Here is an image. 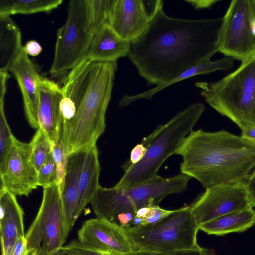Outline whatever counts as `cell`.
Segmentation results:
<instances>
[{"instance_id": "1", "label": "cell", "mask_w": 255, "mask_h": 255, "mask_svg": "<svg viewBox=\"0 0 255 255\" xmlns=\"http://www.w3.org/2000/svg\"><path fill=\"white\" fill-rule=\"evenodd\" d=\"M163 6L144 32L130 42L127 56L149 86L166 83L218 52L222 17L174 18Z\"/></svg>"}, {"instance_id": "2", "label": "cell", "mask_w": 255, "mask_h": 255, "mask_svg": "<svg viewBox=\"0 0 255 255\" xmlns=\"http://www.w3.org/2000/svg\"><path fill=\"white\" fill-rule=\"evenodd\" d=\"M117 62H97L85 58L70 70L62 87V128L69 129L68 154L96 145L106 128Z\"/></svg>"}, {"instance_id": "3", "label": "cell", "mask_w": 255, "mask_h": 255, "mask_svg": "<svg viewBox=\"0 0 255 255\" xmlns=\"http://www.w3.org/2000/svg\"><path fill=\"white\" fill-rule=\"evenodd\" d=\"M175 154L182 157L181 173L205 189L244 183L255 168V143L225 130H192Z\"/></svg>"}, {"instance_id": "4", "label": "cell", "mask_w": 255, "mask_h": 255, "mask_svg": "<svg viewBox=\"0 0 255 255\" xmlns=\"http://www.w3.org/2000/svg\"><path fill=\"white\" fill-rule=\"evenodd\" d=\"M205 110L202 103L192 104L145 137L141 141L146 148L144 156L135 164L123 165L125 174L114 187L127 188L158 178L160 166L175 154Z\"/></svg>"}, {"instance_id": "5", "label": "cell", "mask_w": 255, "mask_h": 255, "mask_svg": "<svg viewBox=\"0 0 255 255\" xmlns=\"http://www.w3.org/2000/svg\"><path fill=\"white\" fill-rule=\"evenodd\" d=\"M195 86L212 108L240 128L255 126V55L219 81Z\"/></svg>"}, {"instance_id": "6", "label": "cell", "mask_w": 255, "mask_h": 255, "mask_svg": "<svg viewBox=\"0 0 255 255\" xmlns=\"http://www.w3.org/2000/svg\"><path fill=\"white\" fill-rule=\"evenodd\" d=\"M192 178L180 173L177 175L158 178L146 183L127 188L100 186L91 203L97 217L117 223L119 214L140 208L158 205L167 195L180 193L187 188Z\"/></svg>"}, {"instance_id": "7", "label": "cell", "mask_w": 255, "mask_h": 255, "mask_svg": "<svg viewBox=\"0 0 255 255\" xmlns=\"http://www.w3.org/2000/svg\"><path fill=\"white\" fill-rule=\"evenodd\" d=\"M133 251L164 252L197 248L199 226L190 206L181 208L154 224L124 227Z\"/></svg>"}, {"instance_id": "8", "label": "cell", "mask_w": 255, "mask_h": 255, "mask_svg": "<svg viewBox=\"0 0 255 255\" xmlns=\"http://www.w3.org/2000/svg\"><path fill=\"white\" fill-rule=\"evenodd\" d=\"M94 35L89 25L86 0H70L66 22L57 31L49 73L57 76L77 65L86 58Z\"/></svg>"}, {"instance_id": "9", "label": "cell", "mask_w": 255, "mask_h": 255, "mask_svg": "<svg viewBox=\"0 0 255 255\" xmlns=\"http://www.w3.org/2000/svg\"><path fill=\"white\" fill-rule=\"evenodd\" d=\"M25 237L30 253L47 255L63 247L64 217L61 191L56 184L43 188L41 206Z\"/></svg>"}, {"instance_id": "10", "label": "cell", "mask_w": 255, "mask_h": 255, "mask_svg": "<svg viewBox=\"0 0 255 255\" xmlns=\"http://www.w3.org/2000/svg\"><path fill=\"white\" fill-rule=\"evenodd\" d=\"M255 15V0H233L222 17L218 52L244 61L255 55V36L251 20Z\"/></svg>"}, {"instance_id": "11", "label": "cell", "mask_w": 255, "mask_h": 255, "mask_svg": "<svg viewBox=\"0 0 255 255\" xmlns=\"http://www.w3.org/2000/svg\"><path fill=\"white\" fill-rule=\"evenodd\" d=\"M190 206L199 227L226 214L251 207L244 183L208 187Z\"/></svg>"}, {"instance_id": "12", "label": "cell", "mask_w": 255, "mask_h": 255, "mask_svg": "<svg viewBox=\"0 0 255 255\" xmlns=\"http://www.w3.org/2000/svg\"><path fill=\"white\" fill-rule=\"evenodd\" d=\"M162 0H113L108 24L121 38L130 42L145 30Z\"/></svg>"}, {"instance_id": "13", "label": "cell", "mask_w": 255, "mask_h": 255, "mask_svg": "<svg viewBox=\"0 0 255 255\" xmlns=\"http://www.w3.org/2000/svg\"><path fill=\"white\" fill-rule=\"evenodd\" d=\"M29 155V142L21 141L13 136L5 171L0 177L1 187L15 196L27 197L38 187Z\"/></svg>"}, {"instance_id": "14", "label": "cell", "mask_w": 255, "mask_h": 255, "mask_svg": "<svg viewBox=\"0 0 255 255\" xmlns=\"http://www.w3.org/2000/svg\"><path fill=\"white\" fill-rule=\"evenodd\" d=\"M77 236L81 244L96 250L125 254L133 251L124 228L104 218L86 220L78 230Z\"/></svg>"}, {"instance_id": "15", "label": "cell", "mask_w": 255, "mask_h": 255, "mask_svg": "<svg viewBox=\"0 0 255 255\" xmlns=\"http://www.w3.org/2000/svg\"><path fill=\"white\" fill-rule=\"evenodd\" d=\"M39 128L53 143L61 139L62 88L54 81L40 77L37 82Z\"/></svg>"}, {"instance_id": "16", "label": "cell", "mask_w": 255, "mask_h": 255, "mask_svg": "<svg viewBox=\"0 0 255 255\" xmlns=\"http://www.w3.org/2000/svg\"><path fill=\"white\" fill-rule=\"evenodd\" d=\"M9 71L14 76L20 90L25 118L29 126L39 128L37 82L41 76L23 46Z\"/></svg>"}, {"instance_id": "17", "label": "cell", "mask_w": 255, "mask_h": 255, "mask_svg": "<svg viewBox=\"0 0 255 255\" xmlns=\"http://www.w3.org/2000/svg\"><path fill=\"white\" fill-rule=\"evenodd\" d=\"M85 153L86 150L71 153L68 156L66 174L61 191L65 242L79 218L77 214L78 181Z\"/></svg>"}, {"instance_id": "18", "label": "cell", "mask_w": 255, "mask_h": 255, "mask_svg": "<svg viewBox=\"0 0 255 255\" xmlns=\"http://www.w3.org/2000/svg\"><path fill=\"white\" fill-rule=\"evenodd\" d=\"M130 42L119 36L108 25H104L92 38L86 58L97 62H114L128 56Z\"/></svg>"}, {"instance_id": "19", "label": "cell", "mask_w": 255, "mask_h": 255, "mask_svg": "<svg viewBox=\"0 0 255 255\" xmlns=\"http://www.w3.org/2000/svg\"><path fill=\"white\" fill-rule=\"evenodd\" d=\"M233 67L234 59L230 57L226 56L215 61H212L210 59L204 60L185 70L174 79L166 83L157 85L153 88L137 95L133 96L126 95L124 96L119 102V106L124 107L131 104L135 101L141 99L150 100L157 92L176 82L183 81L191 77L210 73L217 70H229L232 69Z\"/></svg>"}, {"instance_id": "20", "label": "cell", "mask_w": 255, "mask_h": 255, "mask_svg": "<svg viewBox=\"0 0 255 255\" xmlns=\"http://www.w3.org/2000/svg\"><path fill=\"white\" fill-rule=\"evenodd\" d=\"M100 170L98 150L97 145H95L86 150L79 175V199L77 208L78 217L86 206L91 203L100 186L99 182Z\"/></svg>"}, {"instance_id": "21", "label": "cell", "mask_w": 255, "mask_h": 255, "mask_svg": "<svg viewBox=\"0 0 255 255\" xmlns=\"http://www.w3.org/2000/svg\"><path fill=\"white\" fill-rule=\"evenodd\" d=\"M0 239L17 240L24 237V212L16 196L3 187L0 190Z\"/></svg>"}, {"instance_id": "22", "label": "cell", "mask_w": 255, "mask_h": 255, "mask_svg": "<svg viewBox=\"0 0 255 255\" xmlns=\"http://www.w3.org/2000/svg\"><path fill=\"white\" fill-rule=\"evenodd\" d=\"M255 225V210L250 207L205 223L199 227V230L208 235L222 236L245 232Z\"/></svg>"}, {"instance_id": "23", "label": "cell", "mask_w": 255, "mask_h": 255, "mask_svg": "<svg viewBox=\"0 0 255 255\" xmlns=\"http://www.w3.org/2000/svg\"><path fill=\"white\" fill-rule=\"evenodd\" d=\"M21 32L10 16H0V72H8L20 53Z\"/></svg>"}, {"instance_id": "24", "label": "cell", "mask_w": 255, "mask_h": 255, "mask_svg": "<svg viewBox=\"0 0 255 255\" xmlns=\"http://www.w3.org/2000/svg\"><path fill=\"white\" fill-rule=\"evenodd\" d=\"M62 2V0H0V16L48 12Z\"/></svg>"}, {"instance_id": "25", "label": "cell", "mask_w": 255, "mask_h": 255, "mask_svg": "<svg viewBox=\"0 0 255 255\" xmlns=\"http://www.w3.org/2000/svg\"><path fill=\"white\" fill-rule=\"evenodd\" d=\"M29 143L30 162L37 175L40 168L52 154L53 143L46 134L39 128Z\"/></svg>"}, {"instance_id": "26", "label": "cell", "mask_w": 255, "mask_h": 255, "mask_svg": "<svg viewBox=\"0 0 255 255\" xmlns=\"http://www.w3.org/2000/svg\"><path fill=\"white\" fill-rule=\"evenodd\" d=\"M6 91H0V176L5 172L13 135L6 121L4 111Z\"/></svg>"}, {"instance_id": "27", "label": "cell", "mask_w": 255, "mask_h": 255, "mask_svg": "<svg viewBox=\"0 0 255 255\" xmlns=\"http://www.w3.org/2000/svg\"><path fill=\"white\" fill-rule=\"evenodd\" d=\"M86 2L89 27L95 34L108 23L113 0H86Z\"/></svg>"}, {"instance_id": "28", "label": "cell", "mask_w": 255, "mask_h": 255, "mask_svg": "<svg viewBox=\"0 0 255 255\" xmlns=\"http://www.w3.org/2000/svg\"><path fill=\"white\" fill-rule=\"evenodd\" d=\"M52 155L57 167L55 184L61 191L66 174L68 154L66 145L61 139L53 143Z\"/></svg>"}, {"instance_id": "29", "label": "cell", "mask_w": 255, "mask_h": 255, "mask_svg": "<svg viewBox=\"0 0 255 255\" xmlns=\"http://www.w3.org/2000/svg\"><path fill=\"white\" fill-rule=\"evenodd\" d=\"M57 177V167L52 154L40 168L36 177L37 186L43 188L55 184Z\"/></svg>"}, {"instance_id": "30", "label": "cell", "mask_w": 255, "mask_h": 255, "mask_svg": "<svg viewBox=\"0 0 255 255\" xmlns=\"http://www.w3.org/2000/svg\"><path fill=\"white\" fill-rule=\"evenodd\" d=\"M62 248L69 255H128L115 252L96 250L81 244L78 240H73L63 246Z\"/></svg>"}, {"instance_id": "31", "label": "cell", "mask_w": 255, "mask_h": 255, "mask_svg": "<svg viewBox=\"0 0 255 255\" xmlns=\"http://www.w3.org/2000/svg\"><path fill=\"white\" fill-rule=\"evenodd\" d=\"M128 255H215L214 251L211 249L197 248L189 249L164 252H150L144 251H132L127 254Z\"/></svg>"}, {"instance_id": "32", "label": "cell", "mask_w": 255, "mask_h": 255, "mask_svg": "<svg viewBox=\"0 0 255 255\" xmlns=\"http://www.w3.org/2000/svg\"><path fill=\"white\" fill-rule=\"evenodd\" d=\"M251 207H255V168L244 182Z\"/></svg>"}, {"instance_id": "33", "label": "cell", "mask_w": 255, "mask_h": 255, "mask_svg": "<svg viewBox=\"0 0 255 255\" xmlns=\"http://www.w3.org/2000/svg\"><path fill=\"white\" fill-rule=\"evenodd\" d=\"M146 151L145 146L141 142L137 144L131 151L129 160L124 165H130L136 164L143 158Z\"/></svg>"}, {"instance_id": "34", "label": "cell", "mask_w": 255, "mask_h": 255, "mask_svg": "<svg viewBox=\"0 0 255 255\" xmlns=\"http://www.w3.org/2000/svg\"><path fill=\"white\" fill-rule=\"evenodd\" d=\"M177 210V209L174 210H165L159 206L155 213L151 217L143 220L141 225H147L156 223L175 212Z\"/></svg>"}, {"instance_id": "35", "label": "cell", "mask_w": 255, "mask_h": 255, "mask_svg": "<svg viewBox=\"0 0 255 255\" xmlns=\"http://www.w3.org/2000/svg\"><path fill=\"white\" fill-rule=\"evenodd\" d=\"M30 254L25 237L19 238L14 245L12 255H29Z\"/></svg>"}, {"instance_id": "36", "label": "cell", "mask_w": 255, "mask_h": 255, "mask_svg": "<svg viewBox=\"0 0 255 255\" xmlns=\"http://www.w3.org/2000/svg\"><path fill=\"white\" fill-rule=\"evenodd\" d=\"M23 47L26 54L32 56H36L42 51L40 44L33 40L27 41Z\"/></svg>"}, {"instance_id": "37", "label": "cell", "mask_w": 255, "mask_h": 255, "mask_svg": "<svg viewBox=\"0 0 255 255\" xmlns=\"http://www.w3.org/2000/svg\"><path fill=\"white\" fill-rule=\"evenodd\" d=\"M187 2L190 3L195 9H205L210 8L217 2H219L218 0H185Z\"/></svg>"}, {"instance_id": "38", "label": "cell", "mask_w": 255, "mask_h": 255, "mask_svg": "<svg viewBox=\"0 0 255 255\" xmlns=\"http://www.w3.org/2000/svg\"><path fill=\"white\" fill-rule=\"evenodd\" d=\"M240 129L242 138L255 143V126L246 125Z\"/></svg>"}, {"instance_id": "39", "label": "cell", "mask_w": 255, "mask_h": 255, "mask_svg": "<svg viewBox=\"0 0 255 255\" xmlns=\"http://www.w3.org/2000/svg\"><path fill=\"white\" fill-rule=\"evenodd\" d=\"M150 207V206H147L139 209L136 212L135 217L143 219L149 211Z\"/></svg>"}, {"instance_id": "40", "label": "cell", "mask_w": 255, "mask_h": 255, "mask_svg": "<svg viewBox=\"0 0 255 255\" xmlns=\"http://www.w3.org/2000/svg\"><path fill=\"white\" fill-rule=\"evenodd\" d=\"M47 255H69L63 249L62 247L50 253Z\"/></svg>"}, {"instance_id": "41", "label": "cell", "mask_w": 255, "mask_h": 255, "mask_svg": "<svg viewBox=\"0 0 255 255\" xmlns=\"http://www.w3.org/2000/svg\"><path fill=\"white\" fill-rule=\"evenodd\" d=\"M34 255H39V254H38L37 253H36L34 252Z\"/></svg>"}]
</instances>
